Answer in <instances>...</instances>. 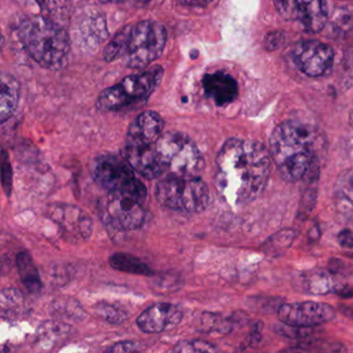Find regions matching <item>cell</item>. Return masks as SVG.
I'll list each match as a JSON object with an SVG mask.
<instances>
[{
	"label": "cell",
	"mask_w": 353,
	"mask_h": 353,
	"mask_svg": "<svg viewBox=\"0 0 353 353\" xmlns=\"http://www.w3.org/2000/svg\"><path fill=\"white\" fill-rule=\"evenodd\" d=\"M284 42V36L281 32H270L265 39V47L268 50L272 51L280 48Z\"/></svg>",
	"instance_id": "31"
},
{
	"label": "cell",
	"mask_w": 353,
	"mask_h": 353,
	"mask_svg": "<svg viewBox=\"0 0 353 353\" xmlns=\"http://www.w3.org/2000/svg\"><path fill=\"white\" fill-rule=\"evenodd\" d=\"M341 82L344 86L353 85V46L349 47L343 55L341 63Z\"/></svg>",
	"instance_id": "27"
},
{
	"label": "cell",
	"mask_w": 353,
	"mask_h": 353,
	"mask_svg": "<svg viewBox=\"0 0 353 353\" xmlns=\"http://www.w3.org/2000/svg\"><path fill=\"white\" fill-rule=\"evenodd\" d=\"M270 152L258 141L231 138L216 159L214 185L230 204H247L257 199L270 179Z\"/></svg>",
	"instance_id": "1"
},
{
	"label": "cell",
	"mask_w": 353,
	"mask_h": 353,
	"mask_svg": "<svg viewBox=\"0 0 353 353\" xmlns=\"http://www.w3.org/2000/svg\"><path fill=\"white\" fill-rule=\"evenodd\" d=\"M161 159L170 174L199 176L204 169L203 156L193 140L181 132L163 134L157 142Z\"/></svg>",
	"instance_id": "8"
},
{
	"label": "cell",
	"mask_w": 353,
	"mask_h": 353,
	"mask_svg": "<svg viewBox=\"0 0 353 353\" xmlns=\"http://www.w3.org/2000/svg\"><path fill=\"white\" fill-rule=\"evenodd\" d=\"M1 179H3V188L6 195H11L12 185H13V169L7 152L3 150L1 154Z\"/></svg>",
	"instance_id": "29"
},
{
	"label": "cell",
	"mask_w": 353,
	"mask_h": 353,
	"mask_svg": "<svg viewBox=\"0 0 353 353\" xmlns=\"http://www.w3.org/2000/svg\"><path fill=\"white\" fill-rule=\"evenodd\" d=\"M334 196L343 206L353 208V168L344 171L334 185Z\"/></svg>",
	"instance_id": "23"
},
{
	"label": "cell",
	"mask_w": 353,
	"mask_h": 353,
	"mask_svg": "<svg viewBox=\"0 0 353 353\" xmlns=\"http://www.w3.org/2000/svg\"><path fill=\"white\" fill-rule=\"evenodd\" d=\"M323 134L307 123L287 121L272 131L270 152L281 177L289 183L317 175L325 150Z\"/></svg>",
	"instance_id": "2"
},
{
	"label": "cell",
	"mask_w": 353,
	"mask_h": 353,
	"mask_svg": "<svg viewBox=\"0 0 353 353\" xmlns=\"http://www.w3.org/2000/svg\"><path fill=\"white\" fill-rule=\"evenodd\" d=\"M144 202L119 193H108L99 202V216L107 227L117 231L139 229L145 221Z\"/></svg>",
	"instance_id": "9"
},
{
	"label": "cell",
	"mask_w": 353,
	"mask_h": 353,
	"mask_svg": "<svg viewBox=\"0 0 353 353\" xmlns=\"http://www.w3.org/2000/svg\"><path fill=\"white\" fill-rule=\"evenodd\" d=\"M16 265H17L22 284L26 287V290L32 294H39L42 289V282L32 256L26 252L18 254L16 258Z\"/></svg>",
	"instance_id": "19"
},
{
	"label": "cell",
	"mask_w": 353,
	"mask_h": 353,
	"mask_svg": "<svg viewBox=\"0 0 353 353\" xmlns=\"http://www.w3.org/2000/svg\"><path fill=\"white\" fill-rule=\"evenodd\" d=\"M349 123H350L351 127L353 128V110L351 111L350 117H349Z\"/></svg>",
	"instance_id": "34"
},
{
	"label": "cell",
	"mask_w": 353,
	"mask_h": 353,
	"mask_svg": "<svg viewBox=\"0 0 353 353\" xmlns=\"http://www.w3.org/2000/svg\"><path fill=\"white\" fill-rule=\"evenodd\" d=\"M338 241L343 248L353 249V231L350 229H343L339 233Z\"/></svg>",
	"instance_id": "32"
},
{
	"label": "cell",
	"mask_w": 353,
	"mask_h": 353,
	"mask_svg": "<svg viewBox=\"0 0 353 353\" xmlns=\"http://www.w3.org/2000/svg\"><path fill=\"white\" fill-rule=\"evenodd\" d=\"M43 16L61 24L67 22L71 13L70 0H36Z\"/></svg>",
	"instance_id": "21"
},
{
	"label": "cell",
	"mask_w": 353,
	"mask_h": 353,
	"mask_svg": "<svg viewBox=\"0 0 353 353\" xmlns=\"http://www.w3.org/2000/svg\"><path fill=\"white\" fill-rule=\"evenodd\" d=\"M123 159L144 179H156L166 170L156 144H125Z\"/></svg>",
	"instance_id": "13"
},
{
	"label": "cell",
	"mask_w": 353,
	"mask_h": 353,
	"mask_svg": "<svg viewBox=\"0 0 353 353\" xmlns=\"http://www.w3.org/2000/svg\"><path fill=\"white\" fill-rule=\"evenodd\" d=\"M164 127V119L159 113L145 111L130 125L125 144H156L163 135Z\"/></svg>",
	"instance_id": "15"
},
{
	"label": "cell",
	"mask_w": 353,
	"mask_h": 353,
	"mask_svg": "<svg viewBox=\"0 0 353 353\" xmlns=\"http://www.w3.org/2000/svg\"><path fill=\"white\" fill-rule=\"evenodd\" d=\"M163 75L164 71L158 65L125 78L99 96L98 108L104 111H119L145 102L162 81Z\"/></svg>",
	"instance_id": "6"
},
{
	"label": "cell",
	"mask_w": 353,
	"mask_h": 353,
	"mask_svg": "<svg viewBox=\"0 0 353 353\" xmlns=\"http://www.w3.org/2000/svg\"><path fill=\"white\" fill-rule=\"evenodd\" d=\"M276 11L285 20H299V0H274Z\"/></svg>",
	"instance_id": "28"
},
{
	"label": "cell",
	"mask_w": 353,
	"mask_h": 353,
	"mask_svg": "<svg viewBox=\"0 0 353 353\" xmlns=\"http://www.w3.org/2000/svg\"><path fill=\"white\" fill-rule=\"evenodd\" d=\"M296 67L310 77L325 75L334 65V53L332 47L318 41H307L296 45L292 51Z\"/></svg>",
	"instance_id": "12"
},
{
	"label": "cell",
	"mask_w": 353,
	"mask_h": 353,
	"mask_svg": "<svg viewBox=\"0 0 353 353\" xmlns=\"http://www.w3.org/2000/svg\"><path fill=\"white\" fill-rule=\"evenodd\" d=\"M204 92L218 106L230 104L239 96V85L234 78L225 72L206 74L202 80Z\"/></svg>",
	"instance_id": "16"
},
{
	"label": "cell",
	"mask_w": 353,
	"mask_h": 353,
	"mask_svg": "<svg viewBox=\"0 0 353 353\" xmlns=\"http://www.w3.org/2000/svg\"><path fill=\"white\" fill-rule=\"evenodd\" d=\"M154 196L165 208L188 214L203 212L210 200L208 185L187 175L169 174L157 183Z\"/></svg>",
	"instance_id": "5"
},
{
	"label": "cell",
	"mask_w": 353,
	"mask_h": 353,
	"mask_svg": "<svg viewBox=\"0 0 353 353\" xmlns=\"http://www.w3.org/2000/svg\"><path fill=\"white\" fill-rule=\"evenodd\" d=\"M96 311L100 317L110 323H121L128 318L127 313L123 310L119 309L117 305H110V303H98Z\"/></svg>",
	"instance_id": "25"
},
{
	"label": "cell",
	"mask_w": 353,
	"mask_h": 353,
	"mask_svg": "<svg viewBox=\"0 0 353 353\" xmlns=\"http://www.w3.org/2000/svg\"><path fill=\"white\" fill-rule=\"evenodd\" d=\"M23 307V297L16 289H5L1 292V314L3 317H16Z\"/></svg>",
	"instance_id": "24"
},
{
	"label": "cell",
	"mask_w": 353,
	"mask_h": 353,
	"mask_svg": "<svg viewBox=\"0 0 353 353\" xmlns=\"http://www.w3.org/2000/svg\"><path fill=\"white\" fill-rule=\"evenodd\" d=\"M141 350V346L133 341H123L107 349L108 352H135Z\"/></svg>",
	"instance_id": "30"
},
{
	"label": "cell",
	"mask_w": 353,
	"mask_h": 353,
	"mask_svg": "<svg viewBox=\"0 0 353 353\" xmlns=\"http://www.w3.org/2000/svg\"><path fill=\"white\" fill-rule=\"evenodd\" d=\"M47 216L55 223L65 241L85 243L92 233V220L81 208L68 203L49 204Z\"/></svg>",
	"instance_id": "10"
},
{
	"label": "cell",
	"mask_w": 353,
	"mask_h": 353,
	"mask_svg": "<svg viewBox=\"0 0 353 353\" xmlns=\"http://www.w3.org/2000/svg\"><path fill=\"white\" fill-rule=\"evenodd\" d=\"M109 264L111 268L119 272H128V274H138V276H154L152 268L144 263L139 258L125 253H115L109 258Z\"/></svg>",
	"instance_id": "20"
},
{
	"label": "cell",
	"mask_w": 353,
	"mask_h": 353,
	"mask_svg": "<svg viewBox=\"0 0 353 353\" xmlns=\"http://www.w3.org/2000/svg\"><path fill=\"white\" fill-rule=\"evenodd\" d=\"M299 21L307 32H321L327 21L326 0H299Z\"/></svg>",
	"instance_id": "17"
},
{
	"label": "cell",
	"mask_w": 353,
	"mask_h": 353,
	"mask_svg": "<svg viewBox=\"0 0 353 353\" xmlns=\"http://www.w3.org/2000/svg\"><path fill=\"white\" fill-rule=\"evenodd\" d=\"M278 316L285 325L307 328L332 321L336 311L327 303L301 301L281 305Z\"/></svg>",
	"instance_id": "11"
},
{
	"label": "cell",
	"mask_w": 353,
	"mask_h": 353,
	"mask_svg": "<svg viewBox=\"0 0 353 353\" xmlns=\"http://www.w3.org/2000/svg\"><path fill=\"white\" fill-rule=\"evenodd\" d=\"M20 88L13 76L3 74L1 77V96H0V121L6 123L15 113L19 103Z\"/></svg>",
	"instance_id": "18"
},
{
	"label": "cell",
	"mask_w": 353,
	"mask_h": 353,
	"mask_svg": "<svg viewBox=\"0 0 353 353\" xmlns=\"http://www.w3.org/2000/svg\"><path fill=\"white\" fill-rule=\"evenodd\" d=\"M301 286L307 292L314 294H323L332 291V279L323 272H310L301 279Z\"/></svg>",
	"instance_id": "22"
},
{
	"label": "cell",
	"mask_w": 353,
	"mask_h": 353,
	"mask_svg": "<svg viewBox=\"0 0 353 353\" xmlns=\"http://www.w3.org/2000/svg\"><path fill=\"white\" fill-rule=\"evenodd\" d=\"M183 319V312L172 303H157L138 316V327L146 334H158L176 325Z\"/></svg>",
	"instance_id": "14"
},
{
	"label": "cell",
	"mask_w": 353,
	"mask_h": 353,
	"mask_svg": "<svg viewBox=\"0 0 353 353\" xmlns=\"http://www.w3.org/2000/svg\"><path fill=\"white\" fill-rule=\"evenodd\" d=\"M136 1H142V3H146V1H150V0H136Z\"/></svg>",
	"instance_id": "35"
},
{
	"label": "cell",
	"mask_w": 353,
	"mask_h": 353,
	"mask_svg": "<svg viewBox=\"0 0 353 353\" xmlns=\"http://www.w3.org/2000/svg\"><path fill=\"white\" fill-rule=\"evenodd\" d=\"M167 32L159 22L144 20L123 28L105 47L107 61H121L131 69L146 68L164 50Z\"/></svg>",
	"instance_id": "3"
},
{
	"label": "cell",
	"mask_w": 353,
	"mask_h": 353,
	"mask_svg": "<svg viewBox=\"0 0 353 353\" xmlns=\"http://www.w3.org/2000/svg\"><path fill=\"white\" fill-rule=\"evenodd\" d=\"M18 37L30 57L41 67L57 69L65 63L70 52V39L61 24L34 16L21 22Z\"/></svg>",
	"instance_id": "4"
},
{
	"label": "cell",
	"mask_w": 353,
	"mask_h": 353,
	"mask_svg": "<svg viewBox=\"0 0 353 353\" xmlns=\"http://www.w3.org/2000/svg\"><path fill=\"white\" fill-rule=\"evenodd\" d=\"M179 3L185 7H205L212 0H179Z\"/></svg>",
	"instance_id": "33"
},
{
	"label": "cell",
	"mask_w": 353,
	"mask_h": 353,
	"mask_svg": "<svg viewBox=\"0 0 353 353\" xmlns=\"http://www.w3.org/2000/svg\"><path fill=\"white\" fill-rule=\"evenodd\" d=\"M172 350L175 352H214L216 348L204 341H181Z\"/></svg>",
	"instance_id": "26"
},
{
	"label": "cell",
	"mask_w": 353,
	"mask_h": 353,
	"mask_svg": "<svg viewBox=\"0 0 353 353\" xmlns=\"http://www.w3.org/2000/svg\"><path fill=\"white\" fill-rule=\"evenodd\" d=\"M131 165L117 154L99 156L92 165L94 181L108 193L132 196L145 201L148 191L145 185L136 176Z\"/></svg>",
	"instance_id": "7"
}]
</instances>
